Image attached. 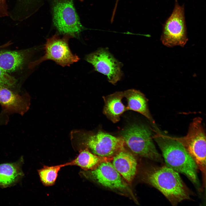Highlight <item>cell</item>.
Instances as JSON below:
<instances>
[{
	"mask_svg": "<svg viewBox=\"0 0 206 206\" xmlns=\"http://www.w3.org/2000/svg\"><path fill=\"white\" fill-rule=\"evenodd\" d=\"M141 179L144 182L159 190L173 205L191 199L192 193L178 173L166 165H148L142 171Z\"/></svg>",
	"mask_w": 206,
	"mask_h": 206,
	"instance_id": "obj_1",
	"label": "cell"
},
{
	"mask_svg": "<svg viewBox=\"0 0 206 206\" xmlns=\"http://www.w3.org/2000/svg\"><path fill=\"white\" fill-rule=\"evenodd\" d=\"M153 131V139L160 148L166 165L185 175L198 190L201 191L198 168L183 147L172 136L165 134L160 130Z\"/></svg>",
	"mask_w": 206,
	"mask_h": 206,
	"instance_id": "obj_2",
	"label": "cell"
},
{
	"mask_svg": "<svg viewBox=\"0 0 206 206\" xmlns=\"http://www.w3.org/2000/svg\"><path fill=\"white\" fill-rule=\"evenodd\" d=\"M179 142L192 158L202 174L203 187L205 186L206 134L202 119L198 117L193 119L186 136L172 137Z\"/></svg>",
	"mask_w": 206,
	"mask_h": 206,
	"instance_id": "obj_3",
	"label": "cell"
},
{
	"mask_svg": "<svg viewBox=\"0 0 206 206\" xmlns=\"http://www.w3.org/2000/svg\"><path fill=\"white\" fill-rule=\"evenodd\" d=\"M151 130L144 125L133 124L121 132L125 144L139 156L162 163L163 159L153 142Z\"/></svg>",
	"mask_w": 206,
	"mask_h": 206,
	"instance_id": "obj_4",
	"label": "cell"
},
{
	"mask_svg": "<svg viewBox=\"0 0 206 206\" xmlns=\"http://www.w3.org/2000/svg\"><path fill=\"white\" fill-rule=\"evenodd\" d=\"M72 138H76L90 148L94 154L102 157H113L124 149L123 138L99 131L96 133L80 130L71 133Z\"/></svg>",
	"mask_w": 206,
	"mask_h": 206,
	"instance_id": "obj_5",
	"label": "cell"
},
{
	"mask_svg": "<svg viewBox=\"0 0 206 206\" xmlns=\"http://www.w3.org/2000/svg\"><path fill=\"white\" fill-rule=\"evenodd\" d=\"M160 40L170 47H183L188 40L185 15L184 5H180L175 0L173 10L163 25Z\"/></svg>",
	"mask_w": 206,
	"mask_h": 206,
	"instance_id": "obj_6",
	"label": "cell"
},
{
	"mask_svg": "<svg viewBox=\"0 0 206 206\" xmlns=\"http://www.w3.org/2000/svg\"><path fill=\"white\" fill-rule=\"evenodd\" d=\"M52 12L54 25L60 33L74 37L82 31L73 0H54Z\"/></svg>",
	"mask_w": 206,
	"mask_h": 206,
	"instance_id": "obj_7",
	"label": "cell"
},
{
	"mask_svg": "<svg viewBox=\"0 0 206 206\" xmlns=\"http://www.w3.org/2000/svg\"><path fill=\"white\" fill-rule=\"evenodd\" d=\"M71 37L64 35L61 38L55 34L47 39L44 49V55L31 64L32 68L47 60H51L62 66H69L77 62L79 57L73 54L71 51L68 44L69 39Z\"/></svg>",
	"mask_w": 206,
	"mask_h": 206,
	"instance_id": "obj_8",
	"label": "cell"
},
{
	"mask_svg": "<svg viewBox=\"0 0 206 206\" xmlns=\"http://www.w3.org/2000/svg\"><path fill=\"white\" fill-rule=\"evenodd\" d=\"M85 59L93 66L96 71L107 76L108 81L113 85L123 76L122 64L105 48H99L87 55Z\"/></svg>",
	"mask_w": 206,
	"mask_h": 206,
	"instance_id": "obj_9",
	"label": "cell"
},
{
	"mask_svg": "<svg viewBox=\"0 0 206 206\" xmlns=\"http://www.w3.org/2000/svg\"><path fill=\"white\" fill-rule=\"evenodd\" d=\"M88 172L91 179L106 187L120 191L128 189L121 175L109 161L102 163L96 169Z\"/></svg>",
	"mask_w": 206,
	"mask_h": 206,
	"instance_id": "obj_10",
	"label": "cell"
},
{
	"mask_svg": "<svg viewBox=\"0 0 206 206\" xmlns=\"http://www.w3.org/2000/svg\"><path fill=\"white\" fill-rule=\"evenodd\" d=\"M30 104V98L27 94L21 95L0 86V104L4 113L23 116L29 109Z\"/></svg>",
	"mask_w": 206,
	"mask_h": 206,
	"instance_id": "obj_11",
	"label": "cell"
},
{
	"mask_svg": "<svg viewBox=\"0 0 206 206\" xmlns=\"http://www.w3.org/2000/svg\"><path fill=\"white\" fill-rule=\"evenodd\" d=\"M112 160L116 171L128 182L131 183L137 172V163L134 156L124 149L116 154Z\"/></svg>",
	"mask_w": 206,
	"mask_h": 206,
	"instance_id": "obj_12",
	"label": "cell"
},
{
	"mask_svg": "<svg viewBox=\"0 0 206 206\" xmlns=\"http://www.w3.org/2000/svg\"><path fill=\"white\" fill-rule=\"evenodd\" d=\"M123 93L124 97L128 102L127 110H132L140 113L149 120L153 129H158L150 113L148 100L144 95L140 91L133 89L127 90Z\"/></svg>",
	"mask_w": 206,
	"mask_h": 206,
	"instance_id": "obj_13",
	"label": "cell"
},
{
	"mask_svg": "<svg viewBox=\"0 0 206 206\" xmlns=\"http://www.w3.org/2000/svg\"><path fill=\"white\" fill-rule=\"evenodd\" d=\"M23 163L22 156L16 162L0 164V188L13 186L21 180L24 175L22 169Z\"/></svg>",
	"mask_w": 206,
	"mask_h": 206,
	"instance_id": "obj_14",
	"label": "cell"
},
{
	"mask_svg": "<svg viewBox=\"0 0 206 206\" xmlns=\"http://www.w3.org/2000/svg\"><path fill=\"white\" fill-rule=\"evenodd\" d=\"M124 97L122 92H117L106 96H103L104 106L103 110L104 114L114 123L119 121L121 115L127 110L122 102Z\"/></svg>",
	"mask_w": 206,
	"mask_h": 206,
	"instance_id": "obj_15",
	"label": "cell"
},
{
	"mask_svg": "<svg viewBox=\"0 0 206 206\" xmlns=\"http://www.w3.org/2000/svg\"><path fill=\"white\" fill-rule=\"evenodd\" d=\"M27 52L16 51L0 52V68L7 73L18 69L25 61Z\"/></svg>",
	"mask_w": 206,
	"mask_h": 206,
	"instance_id": "obj_16",
	"label": "cell"
},
{
	"mask_svg": "<svg viewBox=\"0 0 206 206\" xmlns=\"http://www.w3.org/2000/svg\"><path fill=\"white\" fill-rule=\"evenodd\" d=\"M113 157H104L97 155L90 152L87 148L81 150L78 156L68 165L78 166L86 170L96 169L102 163L112 160Z\"/></svg>",
	"mask_w": 206,
	"mask_h": 206,
	"instance_id": "obj_17",
	"label": "cell"
},
{
	"mask_svg": "<svg viewBox=\"0 0 206 206\" xmlns=\"http://www.w3.org/2000/svg\"><path fill=\"white\" fill-rule=\"evenodd\" d=\"M67 165L66 163L55 166H45L39 170V175L42 183L46 186L53 185L55 182L58 173L61 168Z\"/></svg>",
	"mask_w": 206,
	"mask_h": 206,
	"instance_id": "obj_18",
	"label": "cell"
},
{
	"mask_svg": "<svg viewBox=\"0 0 206 206\" xmlns=\"http://www.w3.org/2000/svg\"><path fill=\"white\" fill-rule=\"evenodd\" d=\"M17 80L0 68V86L10 88L13 87Z\"/></svg>",
	"mask_w": 206,
	"mask_h": 206,
	"instance_id": "obj_19",
	"label": "cell"
},
{
	"mask_svg": "<svg viewBox=\"0 0 206 206\" xmlns=\"http://www.w3.org/2000/svg\"><path fill=\"white\" fill-rule=\"evenodd\" d=\"M7 9L5 0H0V17L8 15Z\"/></svg>",
	"mask_w": 206,
	"mask_h": 206,
	"instance_id": "obj_20",
	"label": "cell"
},
{
	"mask_svg": "<svg viewBox=\"0 0 206 206\" xmlns=\"http://www.w3.org/2000/svg\"><path fill=\"white\" fill-rule=\"evenodd\" d=\"M19 3H20L21 8H22L23 9L25 10V8L30 4L31 0H18Z\"/></svg>",
	"mask_w": 206,
	"mask_h": 206,
	"instance_id": "obj_21",
	"label": "cell"
},
{
	"mask_svg": "<svg viewBox=\"0 0 206 206\" xmlns=\"http://www.w3.org/2000/svg\"><path fill=\"white\" fill-rule=\"evenodd\" d=\"M3 124V120L2 119L0 116V125Z\"/></svg>",
	"mask_w": 206,
	"mask_h": 206,
	"instance_id": "obj_22",
	"label": "cell"
},
{
	"mask_svg": "<svg viewBox=\"0 0 206 206\" xmlns=\"http://www.w3.org/2000/svg\"><path fill=\"white\" fill-rule=\"evenodd\" d=\"M80 0V1H83V0Z\"/></svg>",
	"mask_w": 206,
	"mask_h": 206,
	"instance_id": "obj_23",
	"label": "cell"
}]
</instances>
